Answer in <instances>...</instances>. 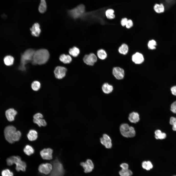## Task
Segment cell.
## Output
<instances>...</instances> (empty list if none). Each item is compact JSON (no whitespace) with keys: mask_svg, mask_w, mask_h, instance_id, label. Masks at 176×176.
<instances>
[{"mask_svg":"<svg viewBox=\"0 0 176 176\" xmlns=\"http://www.w3.org/2000/svg\"><path fill=\"white\" fill-rule=\"evenodd\" d=\"M47 5L45 0H41L38 8L39 12L41 13L44 12L46 10Z\"/></svg>","mask_w":176,"mask_h":176,"instance_id":"28","label":"cell"},{"mask_svg":"<svg viewBox=\"0 0 176 176\" xmlns=\"http://www.w3.org/2000/svg\"><path fill=\"white\" fill-rule=\"evenodd\" d=\"M30 30L32 35L36 37L39 36L41 32L40 25L37 23H34L30 29Z\"/></svg>","mask_w":176,"mask_h":176,"instance_id":"17","label":"cell"},{"mask_svg":"<svg viewBox=\"0 0 176 176\" xmlns=\"http://www.w3.org/2000/svg\"><path fill=\"white\" fill-rule=\"evenodd\" d=\"M67 71V69L66 67L61 66H57L55 68L54 73L56 78L60 79L65 77Z\"/></svg>","mask_w":176,"mask_h":176,"instance_id":"8","label":"cell"},{"mask_svg":"<svg viewBox=\"0 0 176 176\" xmlns=\"http://www.w3.org/2000/svg\"><path fill=\"white\" fill-rule=\"evenodd\" d=\"M170 90L172 94L176 96V85L170 88Z\"/></svg>","mask_w":176,"mask_h":176,"instance_id":"41","label":"cell"},{"mask_svg":"<svg viewBox=\"0 0 176 176\" xmlns=\"http://www.w3.org/2000/svg\"><path fill=\"white\" fill-rule=\"evenodd\" d=\"M114 10L111 9L107 10L105 12V15L107 18L109 19H112L115 18V15L114 14Z\"/></svg>","mask_w":176,"mask_h":176,"instance_id":"31","label":"cell"},{"mask_svg":"<svg viewBox=\"0 0 176 176\" xmlns=\"http://www.w3.org/2000/svg\"><path fill=\"white\" fill-rule=\"evenodd\" d=\"M128 20V19L126 17L122 18L121 21V25L123 26H125Z\"/></svg>","mask_w":176,"mask_h":176,"instance_id":"40","label":"cell"},{"mask_svg":"<svg viewBox=\"0 0 176 176\" xmlns=\"http://www.w3.org/2000/svg\"><path fill=\"white\" fill-rule=\"evenodd\" d=\"M23 151L25 154L28 156L33 154L34 152L33 148L31 146L28 144L25 145L23 149Z\"/></svg>","mask_w":176,"mask_h":176,"instance_id":"24","label":"cell"},{"mask_svg":"<svg viewBox=\"0 0 176 176\" xmlns=\"http://www.w3.org/2000/svg\"><path fill=\"white\" fill-rule=\"evenodd\" d=\"M17 111L13 108H10L7 110L5 113V116L7 120L10 121H13Z\"/></svg>","mask_w":176,"mask_h":176,"instance_id":"16","label":"cell"},{"mask_svg":"<svg viewBox=\"0 0 176 176\" xmlns=\"http://www.w3.org/2000/svg\"><path fill=\"white\" fill-rule=\"evenodd\" d=\"M120 166L123 169H128V164L126 163H123L121 164Z\"/></svg>","mask_w":176,"mask_h":176,"instance_id":"43","label":"cell"},{"mask_svg":"<svg viewBox=\"0 0 176 176\" xmlns=\"http://www.w3.org/2000/svg\"><path fill=\"white\" fill-rule=\"evenodd\" d=\"M4 64L6 66H9L12 65L14 59L13 57L10 55H8L4 57L3 60Z\"/></svg>","mask_w":176,"mask_h":176,"instance_id":"23","label":"cell"},{"mask_svg":"<svg viewBox=\"0 0 176 176\" xmlns=\"http://www.w3.org/2000/svg\"><path fill=\"white\" fill-rule=\"evenodd\" d=\"M120 131L121 134L125 137H133L135 135V132L134 128L129 126L127 123H123L121 125Z\"/></svg>","mask_w":176,"mask_h":176,"instance_id":"6","label":"cell"},{"mask_svg":"<svg viewBox=\"0 0 176 176\" xmlns=\"http://www.w3.org/2000/svg\"><path fill=\"white\" fill-rule=\"evenodd\" d=\"M80 165L83 167L84 172L87 173L91 172L94 168V165L92 161L90 159H88L85 162H81Z\"/></svg>","mask_w":176,"mask_h":176,"instance_id":"10","label":"cell"},{"mask_svg":"<svg viewBox=\"0 0 176 176\" xmlns=\"http://www.w3.org/2000/svg\"><path fill=\"white\" fill-rule=\"evenodd\" d=\"M169 123L170 124L173 126V130L176 131V118L171 117L170 119Z\"/></svg>","mask_w":176,"mask_h":176,"instance_id":"36","label":"cell"},{"mask_svg":"<svg viewBox=\"0 0 176 176\" xmlns=\"http://www.w3.org/2000/svg\"><path fill=\"white\" fill-rule=\"evenodd\" d=\"M119 174L121 176H131L132 175V173L128 169H122L119 171Z\"/></svg>","mask_w":176,"mask_h":176,"instance_id":"33","label":"cell"},{"mask_svg":"<svg viewBox=\"0 0 176 176\" xmlns=\"http://www.w3.org/2000/svg\"><path fill=\"white\" fill-rule=\"evenodd\" d=\"M133 25V23L132 20L130 19H128L125 25L127 29H130L131 28Z\"/></svg>","mask_w":176,"mask_h":176,"instance_id":"38","label":"cell"},{"mask_svg":"<svg viewBox=\"0 0 176 176\" xmlns=\"http://www.w3.org/2000/svg\"><path fill=\"white\" fill-rule=\"evenodd\" d=\"M102 92L105 94H108L113 91V86L108 83H104L101 87Z\"/></svg>","mask_w":176,"mask_h":176,"instance_id":"18","label":"cell"},{"mask_svg":"<svg viewBox=\"0 0 176 176\" xmlns=\"http://www.w3.org/2000/svg\"><path fill=\"white\" fill-rule=\"evenodd\" d=\"M85 11L84 6L83 4H80L69 11V13L72 17L77 18L81 16L84 13Z\"/></svg>","mask_w":176,"mask_h":176,"instance_id":"7","label":"cell"},{"mask_svg":"<svg viewBox=\"0 0 176 176\" xmlns=\"http://www.w3.org/2000/svg\"><path fill=\"white\" fill-rule=\"evenodd\" d=\"M84 63L89 66H94L97 61V58L96 55L93 53H91L85 55L83 58Z\"/></svg>","mask_w":176,"mask_h":176,"instance_id":"9","label":"cell"},{"mask_svg":"<svg viewBox=\"0 0 176 176\" xmlns=\"http://www.w3.org/2000/svg\"><path fill=\"white\" fill-rule=\"evenodd\" d=\"M153 9L154 11L157 13H161L164 12L165 6L162 3H156L154 6Z\"/></svg>","mask_w":176,"mask_h":176,"instance_id":"22","label":"cell"},{"mask_svg":"<svg viewBox=\"0 0 176 176\" xmlns=\"http://www.w3.org/2000/svg\"><path fill=\"white\" fill-rule=\"evenodd\" d=\"M155 137L157 139H165L166 137V134L164 132H162L161 130H157L154 132Z\"/></svg>","mask_w":176,"mask_h":176,"instance_id":"29","label":"cell"},{"mask_svg":"<svg viewBox=\"0 0 176 176\" xmlns=\"http://www.w3.org/2000/svg\"><path fill=\"white\" fill-rule=\"evenodd\" d=\"M101 144L106 148L110 149L112 146L111 139L110 137L106 134H104L100 139Z\"/></svg>","mask_w":176,"mask_h":176,"instance_id":"13","label":"cell"},{"mask_svg":"<svg viewBox=\"0 0 176 176\" xmlns=\"http://www.w3.org/2000/svg\"><path fill=\"white\" fill-rule=\"evenodd\" d=\"M38 136L37 132L34 129H31L30 130L27 135L28 139L31 141H34L36 140Z\"/></svg>","mask_w":176,"mask_h":176,"instance_id":"19","label":"cell"},{"mask_svg":"<svg viewBox=\"0 0 176 176\" xmlns=\"http://www.w3.org/2000/svg\"><path fill=\"white\" fill-rule=\"evenodd\" d=\"M157 43L154 40L152 39L149 41L147 44V46L149 49L151 50H154L156 48Z\"/></svg>","mask_w":176,"mask_h":176,"instance_id":"34","label":"cell"},{"mask_svg":"<svg viewBox=\"0 0 176 176\" xmlns=\"http://www.w3.org/2000/svg\"><path fill=\"white\" fill-rule=\"evenodd\" d=\"M112 74L117 79H121L123 78L124 75V70L119 67H114L112 70Z\"/></svg>","mask_w":176,"mask_h":176,"instance_id":"14","label":"cell"},{"mask_svg":"<svg viewBox=\"0 0 176 176\" xmlns=\"http://www.w3.org/2000/svg\"><path fill=\"white\" fill-rule=\"evenodd\" d=\"M60 61L64 64H69L72 61V58L69 55L62 54L60 56Z\"/></svg>","mask_w":176,"mask_h":176,"instance_id":"21","label":"cell"},{"mask_svg":"<svg viewBox=\"0 0 176 176\" xmlns=\"http://www.w3.org/2000/svg\"><path fill=\"white\" fill-rule=\"evenodd\" d=\"M118 51L120 54L126 55L128 53L129 51L128 46L126 44H123L119 47Z\"/></svg>","mask_w":176,"mask_h":176,"instance_id":"25","label":"cell"},{"mask_svg":"<svg viewBox=\"0 0 176 176\" xmlns=\"http://www.w3.org/2000/svg\"><path fill=\"white\" fill-rule=\"evenodd\" d=\"M97 55L99 58L101 60L105 59L107 56L106 51L103 49L98 50L97 52Z\"/></svg>","mask_w":176,"mask_h":176,"instance_id":"27","label":"cell"},{"mask_svg":"<svg viewBox=\"0 0 176 176\" xmlns=\"http://www.w3.org/2000/svg\"><path fill=\"white\" fill-rule=\"evenodd\" d=\"M80 53L79 49L77 47L74 46L69 49V54L74 57L77 56Z\"/></svg>","mask_w":176,"mask_h":176,"instance_id":"26","label":"cell"},{"mask_svg":"<svg viewBox=\"0 0 176 176\" xmlns=\"http://www.w3.org/2000/svg\"><path fill=\"white\" fill-rule=\"evenodd\" d=\"M53 150L50 148H44L40 152V155L42 158L45 160H51L53 158Z\"/></svg>","mask_w":176,"mask_h":176,"instance_id":"11","label":"cell"},{"mask_svg":"<svg viewBox=\"0 0 176 176\" xmlns=\"http://www.w3.org/2000/svg\"><path fill=\"white\" fill-rule=\"evenodd\" d=\"M147 161L148 167L149 170H150L153 168V165L150 161Z\"/></svg>","mask_w":176,"mask_h":176,"instance_id":"44","label":"cell"},{"mask_svg":"<svg viewBox=\"0 0 176 176\" xmlns=\"http://www.w3.org/2000/svg\"><path fill=\"white\" fill-rule=\"evenodd\" d=\"M166 2L169 4H172L173 3L175 0H165Z\"/></svg>","mask_w":176,"mask_h":176,"instance_id":"45","label":"cell"},{"mask_svg":"<svg viewBox=\"0 0 176 176\" xmlns=\"http://www.w3.org/2000/svg\"><path fill=\"white\" fill-rule=\"evenodd\" d=\"M2 176H13V173L8 169L3 170L1 172Z\"/></svg>","mask_w":176,"mask_h":176,"instance_id":"35","label":"cell"},{"mask_svg":"<svg viewBox=\"0 0 176 176\" xmlns=\"http://www.w3.org/2000/svg\"><path fill=\"white\" fill-rule=\"evenodd\" d=\"M132 59L134 63L138 64L142 63L144 60V58L143 55L138 52H137L133 55Z\"/></svg>","mask_w":176,"mask_h":176,"instance_id":"15","label":"cell"},{"mask_svg":"<svg viewBox=\"0 0 176 176\" xmlns=\"http://www.w3.org/2000/svg\"><path fill=\"white\" fill-rule=\"evenodd\" d=\"M6 162L7 165L10 166L15 164L16 165L15 169L17 171H21L24 172L26 171V163L22 160L19 156H10L7 159Z\"/></svg>","mask_w":176,"mask_h":176,"instance_id":"5","label":"cell"},{"mask_svg":"<svg viewBox=\"0 0 176 176\" xmlns=\"http://www.w3.org/2000/svg\"><path fill=\"white\" fill-rule=\"evenodd\" d=\"M33 121L34 123L37 124L39 127L45 126L47 125L46 121L43 118L33 119Z\"/></svg>","mask_w":176,"mask_h":176,"instance_id":"30","label":"cell"},{"mask_svg":"<svg viewBox=\"0 0 176 176\" xmlns=\"http://www.w3.org/2000/svg\"><path fill=\"white\" fill-rule=\"evenodd\" d=\"M170 110L174 113H176V100L173 102L171 104Z\"/></svg>","mask_w":176,"mask_h":176,"instance_id":"37","label":"cell"},{"mask_svg":"<svg viewBox=\"0 0 176 176\" xmlns=\"http://www.w3.org/2000/svg\"><path fill=\"white\" fill-rule=\"evenodd\" d=\"M31 87L32 89L35 91H38L41 88V84L38 81L35 80L33 81L31 84Z\"/></svg>","mask_w":176,"mask_h":176,"instance_id":"32","label":"cell"},{"mask_svg":"<svg viewBox=\"0 0 176 176\" xmlns=\"http://www.w3.org/2000/svg\"><path fill=\"white\" fill-rule=\"evenodd\" d=\"M128 119L131 122L136 123L139 121V115L137 112H132L129 114Z\"/></svg>","mask_w":176,"mask_h":176,"instance_id":"20","label":"cell"},{"mask_svg":"<svg viewBox=\"0 0 176 176\" xmlns=\"http://www.w3.org/2000/svg\"><path fill=\"white\" fill-rule=\"evenodd\" d=\"M43 116L42 114L40 113H37L34 115L33 119H36L39 118H43Z\"/></svg>","mask_w":176,"mask_h":176,"instance_id":"39","label":"cell"},{"mask_svg":"<svg viewBox=\"0 0 176 176\" xmlns=\"http://www.w3.org/2000/svg\"><path fill=\"white\" fill-rule=\"evenodd\" d=\"M49 57L48 51L45 49H41L35 51L32 62L33 65H42L48 61Z\"/></svg>","mask_w":176,"mask_h":176,"instance_id":"2","label":"cell"},{"mask_svg":"<svg viewBox=\"0 0 176 176\" xmlns=\"http://www.w3.org/2000/svg\"><path fill=\"white\" fill-rule=\"evenodd\" d=\"M52 169V164L49 163H45L40 164L39 166L38 169L40 173L47 175L50 173Z\"/></svg>","mask_w":176,"mask_h":176,"instance_id":"12","label":"cell"},{"mask_svg":"<svg viewBox=\"0 0 176 176\" xmlns=\"http://www.w3.org/2000/svg\"><path fill=\"white\" fill-rule=\"evenodd\" d=\"M35 51L33 49H30L26 50L21 55L20 63L18 69L22 71H25L26 70V65L28 63L32 62Z\"/></svg>","mask_w":176,"mask_h":176,"instance_id":"3","label":"cell"},{"mask_svg":"<svg viewBox=\"0 0 176 176\" xmlns=\"http://www.w3.org/2000/svg\"><path fill=\"white\" fill-rule=\"evenodd\" d=\"M53 165L52 169L49 175H42V176H64L65 171L63 165L60 161L56 157L51 162Z\"/></svg>","mask_w":176,"mask_h":176,"instance_id":"4","label":"cell"},{"mask_svg":"<svg viewBox=\"0 0 176 176\" xmlns=\"http://www.w3.org/2000/svg\"><path fill=\"white\" fill-rule=\"evenodd\" d=\"M4 134L6 140L11 143L19 141L22 135L21 132L17 131L16 128L12 125L6 127L4 130Z\"/></svg>","mask_w":176,"mask_h":176,"instance_id":"1","label":"cell"},{"mask_svg":"<svg viewBox=\"0 0 176 176\" xmlns=\"http://www.w3.org/2000/svg\"><path fill=\"white\" fill-rule=\"evenodd\" d=\"M176 176V175H174L173 176Z\"/></svg>","mask_w":176,"mask_h":176,"instance_id":"46","label":"cell"},{"mask_svg":"<svg viewBox=\"0 0 176 176\" xmlns=\"http://www.w3.org/2000/svg\"><path fill=\"white\" fill-rule=\"evenodd\" d=\"M142 166L143 169H145L147 170H149L147 166V161H144L142 162Z\"/></svg>","mask_w":176,"mask_h":176,"instance_id":"42","label":"cell"}]
</instances>
